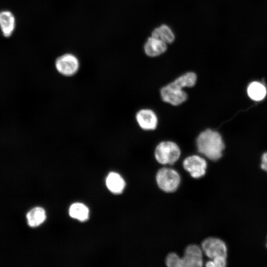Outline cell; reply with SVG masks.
Instances as JSON below:
<instances>
[{
	"instance_id": "obj_10",
	"label": "cell",
	"mask_w": 267,
	"mask_h": 267,
	"mask_svg": "<svg viewBox=\"0 0 267 267\" xmlns=\"http://www.w3.org/2000/svg\"><path fill=\"white\" fill-rule=\"evenodd\" d=\"M167 49V44L156 38L149 37L146 42L144 49L148 56L155 57L164 53Z\"/></svg>"
},
{
	"instance_id": "obj_15",
	"label": "cell",
	"mask_w": 267,
	"mask_h": 267,
	"mask_svg": "<svg viewBox=\"0 0 267 267\" xmlns=\"http://www.w3.org/2000/svg\"><path fill=\"white\" fill-rule=\"evenodd\" d=\"M69 214L72 218L81 222H85L89 219V210L84 204L76 202L70 206Z\"/></svg>"
},
{
	"instance_id": "obj_13",
	"label": "cell",
	"mask_w": 267,
	"mask_h": 267,
	"mask_svg": "<svg viewBox=\"0 0 267 267\" xmlns=\"http://www.w3.org/2000/svg\"><path fill=\"white\" fill-rule=\"evenodd\" d=\"M28 225L35 227L42 224L46 219L45 210L42 207H36L30 210L26 215Z\"/></svg>"
},
{
	"instance_id": "obj_14",
	"label": "cell",
	"mask_w": 267,
	"mask_h": 267,
	"mask_svg": "<svg viewBox=\"0 0 267 267\" xmlns=\"http://www.w3.org/2000/svg\"><path fill=\"white\" fill-rule=\"evenodd\" d=\"M151 36L158 39L166 44L172 43L175 40V35L171 29L166 25H162L155 28Z\"/></svg>"
},
{
	"instance_id": "obj_11",
	"label": "cell",
	"mask_w": 267,
	"mask_h": 267,
	"mask_svg": "<svg viewBox=\"0 0 267 267\" xmlns=\"http://www.w3.org/2000/svg\"><path fill=\"white\" fill-rule=\"evenodd\" d=\"M15 26V18L10 11L5 10L0 12V27L5 37H9L12 35Z\"/></svg>"
},
{
	"instance_id": "obj_8",
	"label": "cell",
	"mask_w": 267,
	"mask_h": 267,
	"mask_svg": "<svg viewBox=\"0 0 267 267\" xmlns=\"http://www.w3.org/2000/svg\"><path fill=\"white\" fill-rule=\"evenodd\" d=\"M182 166L192 178H198L205 175L207 163L204 158L197 155H192L184 159Z\"/></svg>"
},
{
	"instance_id": "obj_9",
	"label": "cell",
	"mask_w": 267,
	"mask_h": 267,
	"mask_svg": "<svg viewBox=\"0 0 267 267\" xmlns=\"http://www.w3.org/2000/svg\"><path fill=\"white\" fill-rule=\"evenodd\" d=\"M136 121L139 127L145 131H153L156 129L158 118L156 113L150 109H142L135 115Z\"/></svg>"
},
{
	"instance_id": "obj_6",
	"label": "cell",
	"mask_w": 267,
	"mask_h": 267,
	"mask_svg": "<svg viewBox=\"0 0 267 267\" xmlns=\"http://www.w3.org/2000/svg\"><path fill=\"white\" fill-rule=\"evenodd\" d=\"M55 67L57 72L62 75L71 77L78 72L80 68V62L74 54L66 53L56 58Z\"/></svg>"
},
{
	"instance_id": "obj_16",
	"label": "cell",
	"mask_w": 267,
	"mask_h": 267,
	"mask_svg": "<svg viewBox=\"0 0 267 267\" xmlns=\"http://www.w3.org/2000/svg\"><path fill=\"white\" fill-rule=\"evenodd\" d=\"M247 92L249 96L252 99L260 101L265 98L267 90L265 87L261 83L254 82L248 86Z\"/></svg>"
},
{
	"instance_id": "obj_2",
	"label": "cell",
	"mask_w": 267,
	"mask_h": 267,
	"mask_svg": "<svg viewBox=\"0 0 267 267\" xmlns=\"http://www.w3.org/2000/svg\"><path fill=\"white\" fill-rule=\"evenodd\" d=\"M196 143L199 153L209 159L216 161L222 157L224 144L218 132L209 129L202 131L197 137Z\"/></svg>"
},
{
	"instance_id": "obj_4",
	"label": "cell",
	"mask_w": 267,
	"mask_h": 267,
	"mask_svg": "<svg viewBox=\"0 0 267 267\" xmlns=\"http://www.w3.org/2000/svg\"><path fill=\"white\" fill-rule=\"evenodd\" d=\"M181 151L178 145L170 140L162 141L156 146L154 150L156 160L162 165H173L179 158Z\"/></svg>"
},
{
	"instance_id": "obj_20",
	"label": "cell",
	"mask_w": 267,
	"mask_h": 267,
	"mask_svg": "<svg viewBox=\"0 0 267 267\" xmlns=\"http://www.w3.org/2000/svg\"></svg>"
},
{
	"instance_id": "obj_3",
	"label": "cell",
	"mask_w": 267,
	"mask_h": 267,
	"mask_svg": "<svg viewBox=\"0 0 267 267\" xmlns=\"http://www.w3.org/2000/svg\"><path fill=\"white\" fill-rule=\"evenodd\" d=\"M203 255L200 247L190 244L185 249L182 257L171 253L166 257L165 263L168 267H201L203 265Z\"/></svg>"
},
{
	"instance_id": "obj_1",
	"label": "cell",
	"mask_w": 267,
	"mask_h": 267,
	"mask_svg": "<svg viewBox=\"0 0 267 267\" xmlns=\"http://www.w3.org/2000/svg\"><path fill=\"white\" fill-rule=\"evenodd\" d=\"M197 81V76L192 72H186L162 87L160 95L163 101L174 106L180 105L185 102L188 95L183 89L192 88Z\"/></svg>"
},
{
	"instance_id": "obj_7",
	"label": "cell",
	"mask_w": 267,
	"mask_h": 267,
	"mask_svg": "<svg viewBox=\"0 0 267 267\" xmlns=\"http://www.w3.org/2000/svg\"><path fill=\"white\" fill-rule=\"evenodd\" d=\"M201 248L203 254L210 259L217 256L227 257V247L221 239L215 237H208L201 243Z\"/></svg>"
},
{
	"instance_id": "obj_18",
	"label": "cell",
	"mask_w": 267,
	"mask_h": 267,
	"mask_svg": "<svg viewBox=\"0 0 267 267\" xmlns=\"http://www.w3.org/2000/svg\"><path fill=\"white\" fill-rule=\"evenodd\" d=\"M261 168L267 172V152L264 153L262 156Z\"/></svg>"
},
{
	"instance_id": "obj_19",
	"label": "cell",
	"mask_w": 267,
	"mask_h": 267,
	"mask_svg": "<svg viewBox=\"0 0 267 267\" xmlns=\"http://www.w3.org/2000/svg\"><path fill=\"white\" fill-rule=\"evenodd\" d=\"M205 266L206 267H215L214 264L211 259L206 263Z\"/></svg>"
},
{
	"instance_id": "obj_12",
	"label": "cell",
	"mask_w": 267,
	"mask_h": 267,
	"mask_svg": "<svg viewBox=\"0 0 267 267\" xmlns=\"http://www.w3.org/2000/svg\"><path fill=\"white\" fill-rule=\"evenodd\" d=\"M108 189L114 194H120L125 189L126 182L122 177L116 172H110L106 179Z\"/></svg>"
},
{
	"instance_id": "obj_17",
	"label": "cell",
	"mask_w": 267,
	"mask_h": 267,
	"mask_svg": "<svg viewBox=\"0 0 267 267\" xmlns=\"http://www.w3.org/2000/svg\"><path fill=\"white\" fill-rule=\"evenodd\" d=\"M226 257L223 256H217L212 260L215 267H223L226 265Z\"/></svg>"
},
{
	"instance_id": "obj_5",
	"label": "cell",
	"mask_w": 267,
	"mask_h": 267,
	"mask_svg": "<svg viewBox=\"0 0 267 267\" xmlns=\"http://www.w3.org/2000/svg\"><path fill=\"white\" fill-rule=\"evenodd\" d=\"M156 181L159 188L166 192H173L179 186L180 177L175 170L167 167L160 169L156 175Z\"/></svg>"
}]
</instances>
